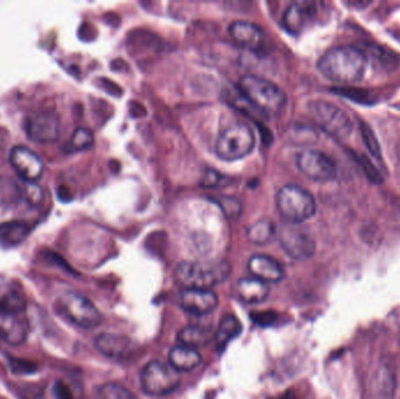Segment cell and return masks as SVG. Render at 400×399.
I'll return each instance as SVG.
<instances>
[{"instance_id": "cell-1", "label": "cell", "mask_w": 400, "mask_h": 399, "mask_svg": "<svg viewBox=\"0 0 400 399\" xmlns=\"http://www.w3.org/2000/svg\"><path fill=\"white\" fill-rule=\"evenodd\" d=\"M368 57L357 47H334L318 60V71L332 83L354 85L364 78Z\"/></svg>"}, {"instance_id": "cell-2", "label": "cell", "mask_w": 400, "mask_h": 399, "mask_svg": "<svg viewBox=\"0 0 400 399\" xmlns=\"http://www.w3.org/2000/svg\"><path fill=\"white\" fill-rule=\"evenodd\" d=\"M238 90L243 99L264 115L276 118L287 107V95L278 85L257 75H243Z\"/></svg>"}, {"instance_id": "cell-3", "label": "cell", "mask_w": 400, "mask_h": 399, "mask_svg": "<svg viewBox=\"0 0 400 399\" xmlns=\"http://www.w3.org/2000/svg\"><path fill=\"white\" fill-rule=\"evenodd\" d=\"M231 274V266L225 260L183 261L176 267V280L185 289L211 290Z\"/></svg>"}, {"instance_id": "cell-4", "label": "cell", "mask_w": 400, "mask_h": 399, "mask_svg": "<svg viewBox=\"0 0 400 399\" xmlns=\"http://www.w3.org/2000/svg\"><path fill=\"white\" fill-rule=\"evenodd\" d=\"M276 207L290 224H301L314 217L317 210L315 198L307 190L297 186H285L278 191Z\"/></svg>"}, {"instance_id": "cell-5", "label": "cell", "mask_w": 400, "mask_h": 399, "mask_svg": "<svg viewBox=\"0 0 400 399\" xmlns=\"http://www.w3.org/2000/svg\"><path fill=\"white\" fill-rule=\"evenodd\" d=\"M255 146L252 129L243 123L229 125L220 134L215 143V151L224 161H236L252 153Z\"/></svg>"}, {"instance_id": "cell-6", "label": "cell", "mask_w": 400, "mask_h": 399, "mask_svg": "<svg viewBox=\"0 0 400 399\" xmlns=\"http://www.w3.org/2000/svg\"><path fill=\"white\" fill-rule=\"evenodd\" d=\"M57 308L69 322L80 328L93 329L100 325L102 316L90 300L76 293H64L57 301Z\"/></svg>"}, {"instance_id": "cell-7", "label": "cell", "mask_w": 400, "mask_h": 399, "mask_svg": "<svg viewBox=\"0 0 400 399\" xmlns=\"http://www.w3.org/2000/svg\"><path fill=\"white\" fill-rule=\"evenodd\" d=\"M182 378L171 365L152 360L141 371V386L147 395L163 397L170 395L180 385Z\"/></svg>"}, {"instance_id": "cell-8", "label": "cell", "mask_w": 400, "mask_h": 399, "mask_svg": "<svg viewBox=\"0 0 400 399\" xmlns=\"http://www.w3.org/2000/svg\"><path fill=\"white\" fill-rule=\"evenodd\" d=\"M309 111L317 125L329 135L341 139H347L351 135L354 129L351 118L335 104L324 101H314L309 104Z\"/></svg>"}, {"instance_id": "cell-9", "label": "cell", "mask_w": 400, "mask_h": 399, "mask_svg": "<svg viewBox=\"0 0 400 399\" xmlns=\"http://www.w3.org/2000/svg\"><path fill=\"white\" fill-rule=\"evenodd\" d=\"M297 168L302 175L317 183H328L337 177L335 162L317 150H304L297 156Z\"/></svg>"}, {"instance_id": "cell-10", "label": "cell", "mask_w": 400, "mask_h": 399, "mask_svg": "<svg viewBox=\"0 0 400 399\" xmlns=\"http://www.w3.org/2000/svg\"><path fill=\"white\" fill-rule=\"evenodd\" d=\"M280 244L283 251L295 260H308L315 254L316 244L307 231L290 224L280 232Z\"/></svg>"}, {"instance_id": "cell-11", "label": "cell", "mask_w": 400, "mask_h": 399, "mask_svg": "<svg viewBox=\"0 0 400 399\" xmlns=\"http://www.w3.org/2000/svg\"><path fill=\"white\" fill-rule=\"evenodd\" d=\"M8 158L17 175L26 183H36L43 176V163L41 158L27 146H15Z\"/></svg>"}, {"instance_id": "cell-12", "label": "cell", "mask_w": 400, "mask_h": 399, "mask_svg": "<svg viewBox=\"0 0 400 399\" xmlns=\"http://www.w3.org/2000/svg\"><path fill=\"white\" fill-rule=\"evenodd\" d=\"M26 135L32 142L46 144L57 141L60 135V122L55 115L39 113L31 115L25 122Z\"/></svg>"}, {"instance_id": "cell-13", "label": "cell", "mask_w": 400, "mask_h": 399, "mask_svg": "<svg viewBox=\"0 0 400 399\" xmlns=\"http://www.w3.org/2000/svg\"><path fill=\"white\" fill-rule=\"evenodd\" d=\"M317 15V5L314 1H294L283 15V26L290 34H300L310 26Z\"/></svg>"}, {"instance_id": "cell-14", "label": "cell", "mask_w": 400, "mask_h": 399, "mask_svg": "<svg viewBox=\"0 0 400 399\" xmlns=\"http://www.w3.org/2000/svg\"><path fill=\"white\" fill-rule=\"evenodd\" d=\"M29 323L24 313H11L0 309V339L12 346L25 342Z\"/></svg>"}, {"instance_id": "cell-15", "label": "cell", "mask_w": 400, "mask_h": 399, "mask_svg": "<svg viewBox=\"0 0 400 399\" xmlns=\"http://www.w3.org/2000/svg\"><path fill=\"white\" fill-rule=\"evenodd\" d=\"M180 306L186 313L201 316L213 312L218 306V296L206 289H185L180 296Z\"/></svg>"}, {"instance_id": "cell-16", "label": "cell", "mask_w": 400, "mask_h": 399, "mask_svg": "<svg viewBox=\"0 0 400 399\" xmlns=\"http://www.w3.org/2000/svg\"><path fill=\"white\" fill-rule=\"evenodd\" d=\"M248 271L253 278L266 282V284H276L285 278V270L279 261L264 255L257 254L248 260Z\"/></svg>"}, {"instance_id": "cell-17", "label": "cell", "mask_w": 400, "mask_h": 399, "mask_svg": "<svg viewBox=\"0 0 400 399\" xmlns=\"http://www.w3.org/2000/svg\"><path fill=\"white\" fill-rule=\"evenodd\" d=\"M229 32L238 45L254 52L262 48L266 40L264 31L252 22H233L229 27Z\"/></svg>"}, {"instance_id": "cell-18", "label": "cell", "mask_w": 400, "mask_h": 399, "mask_svg": "<svg viewBox=\"0 0 400 399\" xmlns=\"http://www.w3.org/2000/svg\"><path fill=\"white\" fill-rule=\"evenodd\" d=\"M396 392V371L390 360H383L372 377L375 399H393Z\"/></svg>"}, {"instance_id": "cell-19", "label": "cell", "mask_w": 400, "mask_h": 399, "mask_svg": "<svg viewBox=\"0 0 400 399\" xmlns=\"http://www.w3.org/2000/svg\"><path fill=\"white\" fill-rule=\"evenodd\" d=\"M26 296L22 286L12 279L0 278V309L24 313Z\"/></svg>"}, {"instance_id": "cell-20", "label": "cell", "mask_w": 400, "mask_h": 399, "mask_svg": "<svg viewBox=\"0 0 400 399\" xmlns=\"http://www.w3.org/2000/svg\"><path fill=\"white\" fill-rule=\"evenodd\" d=\"M236 294L243 302L257 304L269 299V286L253 276L240 279L236 284Z\"/></svg>"}, {"instance_id": "cell-21", "label": "cell", "mask_w": 400, "mask_h": 399, "mask_svg": "<svg viewBox=\"0 0 400 399\" xmlns=\"http://www.w3.org/2000/svg\"><path fill=\"white\" fill-rule=\"evenodd\" d=\"M95 346L101 354L110 358H123L129 353L131 341L123 335L101 334L95 339Z\"/></svg>"}, {"instance_id": "cell-22", "label": "cell", "mask_w": 400, "mask_h": 399, "mask_svg": "<svg viewBox=\"0 0 400 399\" xmlns=\"http://www.w3.org/2000/svg\"><path fill=\"white\" fill-rule=\"evenodd\" d=\"M29 232L31 227L24 220H10L0 224V247L13 248L22 245Z\"/></svg>"}, {"instance_id": "cell-23", "label": "cell", "mask_w": 400, "mask_h": 399, "mask_svg": "<svg viewBox=\"0 0 400 399\" xmlns=\"http://www.w3.org/2000/svg\"><path fill=\"white\" fill-rule=\"evenodd\" d=\"M201 360L203 358L198 353V350L183 344L176 346L169 353V363L178 372L194 370L196 368L199 367Z\"/></svg>"}, {"instance_id": "cell-24", "label": "cell", "mask_w": 400, "mask_h": 399, "mask_svg": "<svg viewBox=\"0 0 400 399\" xmlns=\"http://www.w3.org/2000/svg\"><path fill=\"white\" fill-rule=\"evenodd\" d=\"M24 198V190L15 179L0 176V210H11L18 206Z\"/></svg>"}, {"instance_id": "cell-25", "label": "cell", "mask_w": 400, "mask_h": 399, "mask_svg": "<svg viewBox=\"0 0 400 399\" xmlns=\"http://www.w3.org/2000/svg\"><path fill=\"white\" fill-rule=\"evenodd\" d=\"M211 337V328H208L206 326L189 325L178 332V341L180 344L194 349L206 346Z\"/></svg>"}, {"instance_id": "cell-26", "label": "cell", "mask_w": 400, "mask_h": 399, "mask_svg": "<svg viewBox=\"0 0 400 399\" xmlns=\"http://www.w3.org/2000/svg\"><path fill=\"white\" fill-rule=\"evenodd\" d=\"M243 332V326L234 315H226L219 323L215 332V343L219 351L225 349L232 340L236 339Z\"/></svg>"}, {"instance_id": "cell-27", "label": "cell", "mask_w": 400, "mask_h": 399, "mask_svg": "<svg viewBox=\"0 0 400 399\" xmlns=\"http://www.w3.org/2000/svg\"><path fill=\"white\" fill-rule=\"evenodd\" d=\"M276 227L271 220L257 221L247 230V238L255 245H267L276 238Z\"/></svg>"}, {"instance_id": "cell-28", "label": "cell", "mask_w": 400, "mask_h": 399, "mask_svg": "<svg viewBox=\"0 0 400 399\" xmlns=\"http://www.w3.org/2000/svg\"><path fill=\"white\" fill-rule=\"evenodd\" d=\"M93 132H90V129L79 128L74 132L67 146H64V149L69 153L83 151V150L90 149V146H93Z\"/></svg>"}, {"instance_id": "cell-29", "label": "cell", "mask_w": 400, "mask_h": 399, "mask_svg": "<svg viewBox=\"0 0 400 399\" xmlns=\"http://www.w3.org/2000/svg\"><path fill=\"white\" fill-rule=\"evenodd\" d=\"M101 399H138L130 390L118 383H107L100 388Z\"/></svg>"}, {"instance_id": "cell-30", "label": "cell", "mask_w": 400, "mask_h": 399, "mask_svg": "<svg viewBox=\"0 0 400 399\" xmlns=\"http://www.w3.org/2000/svg\"><path fill=\"white\" fill-rule=\"evenodd\" d=\"M8 363L12 372L19 376L36 374L38 371V365L32 360H25V358L8 356Z\"/></svg>"}, {"instance_id": "cell-31", "label": "cell", "mask_w": 400, "mask_h": 399, "mask_svg": "<svg viewBox=\"0 0 400 399\" xmlns=\"http://www.w3.org/2000/svg\"><path fill=\"white\" fill-rule=\"evenodd\" d=\"M361 134L364 141V144L368 148L369 151L376 160H382V151L379 146L378 139L372 132L371 128L364 122H361Z\"/></svg>"}, {"instance_id": "cell-32", "label": "cell", "mask_w": 400, "mask_h": 399, "mask_svg": "<svg viewBox=\"0 0 400 399\" xmlns=\"http://www.w3.org/2000/svg\"><path fill=\"white\" fill-rule=\"evenodd\" d=\"M355 158L357 160L358 164L361 167L362 170L366 176V178L373 184H382L383 177L380 172L375 168V165L372 164L371 162L369 161L368 158L361 155H354Z\"/></svg>"}, {"instance_id": "cell-33", "label": "cell", "mask_w": 400, "mask_h": 399, "mask_svg": "<svg viewBox=\"0 0 400 399\" xmlns=\"http://www.w3.org/2000/svg\"><path fill=\"white\" fill-rule=\"evenodd\" d=\"M218 203L222 207L224 214L229 219H236V218L239 217L241 211H243V206H241L239 200H236L232 197H222V200H218Z\"/></svg>"}, {"instance_id": "cell-34", "label": "cell", "mask_w": 400, "mask_h": 399, "mask_svg": "<svg viewBox=\"0 0 400 399\" xmlns=\"http://www.w3.org/2000/svg\"><path fill=\"white\" fill-rule=\"evenodd\" d=\"M250 318L257 326L269 327V326H273L278 321L279 314L276 313V312H273V310L255 312V313L250 314Z\"/></svg>"}, {"instance_id": "cell-35", "label": "cell", "mask_w": 400, "mask_h": 399, "mask_svg": "<svg viewBox=\"0 0 400 399\" xmlns=\"http://www.w3.org/2000/svg\"><path fill=\"white\" fill-rule=\"evenodd\" d=\"M337 93H341V95L349 97L351 100L356 101V102H364L368 104L370 102V95H369L365 90H354V88H342V90H336Z\"/></svg>"}, {"instance_id": "cell-36", "label": "cell", "mask_w": 400, "mask_h": 399, "mask_svg": "<svg viewBox=\"0 0 400 399\" xmlns=\"http://www.w3.org/2000/svg\"><path fill=\"white\" fill-rule=\"evenodd\" d=\"M53 392L55 399H74L71 388L64 384V382H55L53 385Z\"/></svg>"}, {"instance_id": "cell-37", "label": "cell", "mask_w": 400, "mask_h": 399, "mask_svg": "<svg viewBox=\"0 0 400 399\" xmlns=\"http://www.w3.org/2000/svg\"><path fill=\"white\" fill-rule=\"evenodd\" d=\"M43 197L41 189L36 186L34 183H29V188L24 191V198L29 200V203L38 204Z\"/></svg>"}, {"instance_id": "cell-38", "label": "cell", "mask_w": 400, "mask_h": 399, "mask_svg": "<svg viewBox=\"0 0 400 399\" xmlns=\"http://www.w3.org/2000/svg\"><path fill=\"white\" fill-rule=\"evenodd\" d=\"M47 258H48V260L52 261L54 265H57V266L62 268L64 271H69L71 272V273H73L72 268L69 267V265L66 264V261H64L59 254L54 253V252H50L48 255H47Z\"/></svg>"}, {"instance_id": "cell-39", "label": "cell", "mask_w": 400, "mask_h": 399, "mask_svg": "<svg viewBox=\"0 0 400 399\" xmlns=\"http://www.w3.org/2000/svg\"><path fill=\"white\" fill-rule=\"evenodd\" d=\"M276 399H297V397L293 391H287L283 395L276 397Z\"/></svg>"}]
</instances>
